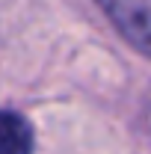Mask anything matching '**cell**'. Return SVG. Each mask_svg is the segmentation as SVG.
I'll return each instance as SVG.
<instances>
[{
	"instance_id": "6da1fadb",
	"label": "cell",
	"mask_w": 151,
	"mask_h": 154,
	"mask_svg": "<svg viewBox=\"0 0 151 154\" xmlns=\"http://www.w3.org/2000/svg\"><path fill=\"white\" fill-rule=\"evenodd\" d=\"M122 38L151 57V0H98Z\"/></svg>"
},
{
	"instance_id": "7a4b0ae2",
	"label": "cell",
	"mask_w": 151,
	"mask_h": 154,
	"mask_svg": "<svg viewBox=\"0 0 151 154\" xmlns=\"http://www.w3.org/2000/svg\"><path fill=\"white\" fill-rule=\"evenodd\" d=\"M0 154H33V128L12 110H0Z\"/></svg>"
}]
</instances>
